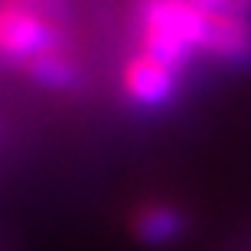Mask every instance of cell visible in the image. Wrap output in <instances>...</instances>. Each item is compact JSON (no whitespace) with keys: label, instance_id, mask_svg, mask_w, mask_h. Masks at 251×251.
Instances as JSON below:
<instances>
[{"label":"cell","instance_id":"1","mask_svg":"<svg viewBox=\"0 0 251 251\" xmlns=\"http://www.w3.org/2000/svg\"><path fill=\"white\" fill-rule=\"evenodd\" d=\"M137 52L167 62L176 72H186L193 56L199 52L205 13L189 7L186 0H137Z\"/></svg>","mask_w":251,"mask_h":251},{"label":"cell","instance_id":"2","mask_svg":"<svg viewBox=\"0 0 251 251\" xmlns=\"http://www.w3.org/2000/svg\"><path fill=\"white\" fill-rule=\"evenodd\" d=\"M69 26L59 20L39 13L29 7H13V3H0V65L20 69L39 52L65 43Z\"/></svg>","mask_w":251,"mask_h":251},{"label":"cell","instance_id":"3","mask_svg":"<svg viewBox=\"0 0 251 251\" xmlns=\"http://www.w3.org/2000/svg\"><path fill=\"white\" fill-rule=\"evenodd\" d=\"M121 92L134 108L157 111L176 98L179 72L147 52H130L121 65Z\"/></svg>","mask_w":251,"mask_h":251},{"label":"cell","instance_id":"4","mask_svg":"<svg viewBox=\"0 0 251 251\" xmlns=\"http://www.w3.org/2000/svg\"><path fill=\"white\" fill-rule=\"evenodd\" d=\"M199 56L225 69H251V17L209 13L199 39Z\"/></svg>","mask_w":251,"mask_h":251},{"label":"cell","instance_id":"5","mask_svg":"<svg viewBox=\"0 0 251 251\" xmlns=\"http://www.w3.org/2000/svg\"><path fill=\"white\" fill-rule=\"evenodd\" d=\"M23 75L36 88H46V92H75L85 78L82 59H78V49L72 46V39H65L59 46L39 52L36 59H29L23 65Z\"/></svg>","mask_w":251,"mask_h":251},{"label":"cell","instance_id":"6","mask_svg":"<svg viewBox=\"0 0 251 251\" xmlns=\"http://www.w3.org/2000/svg\"><path fill=\"white\" fill-rule=\"evenodd\" d=\"M189 228V219L183 209L170 202H147L137 205L134 215H130V232L140 245H150V248H160V245L179 242Z\"/></svg>","mask_w":251,"mask_h":251},{"label":"cell","instance_id":"7","mask_svg":"<svg viewBox=\"0 0 251 251\" xmlns=\"http://www.w3.org/2000/svg\"><path fill=\"white\" fill-rule=\"evenodd\" d=\"M186 3L196 7L199 13H205V17H209V13H232V10H228V0H186Z\"/></svg>","mask_w":251,"mask_h":251},{"label":"cell","instance_id":"8","mask_svg":"<svg viewBox=\"0 0 251 251\" xmlns=\"http://www.w3.org/2000/svg\"><path fill=\"white\" fill-rule=\"evenodd\" d=\"M228 10L242 13V17H251V0H228Z\"/></svg>","mask_w":251,"mask_h":251}]
</instances>
